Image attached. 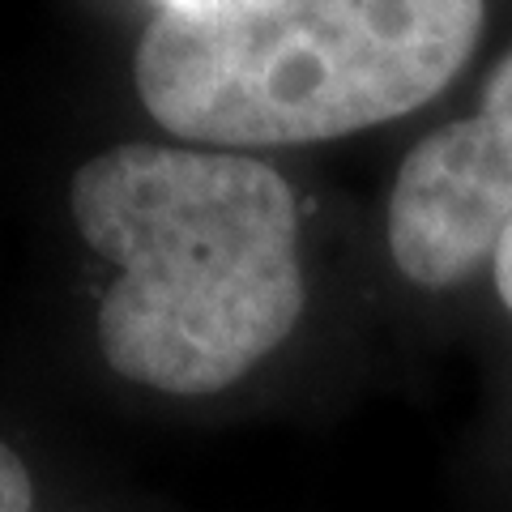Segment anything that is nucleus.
<instances>
[{
    "instance_id": "nucleus-1",
    "label": "nucleus",
    "mask_w": 512,
    "mask_h": 512,
    "mask_svg": "<svg viewBox=\"0 0 512 512\" xmlns=\"http://www.w3.org/2000/svg\"><path fill=\"white\" fill-rule=\"evenodd\" d=\"M73 222L120 269L99 346L124 380L171 397L222 393L299 325L295 197L248 154L107 150L73 175Z\"/></svg>"
},
{
    "instance_id": "nucleus-2",
    "label": "nucleus",
    "mask_w": 512,
    "mask_h": 512,
    "mask_svg": "<svg viewBox=\"0 0 512 512\" xmlns=\"http://www.w3.org/2000/svg\"><path fill=\"white\" fill-rule=\"evenodd\" d=\"M478 35L483 0H163L133 82L197 146H308L419 111Z\"/></svg>"
},
{
    "instance_id": "nucleus-3",
    "label": "nucleus",
    "mask_w": 512,
    "mask_h": 512,
    "mask_svg": "<svg viewBox=\"0 0 512 512\" xmlns=\"http://www.w3.org/2000/svg\"><path fill=\"white\" fill-rule=\"evenodd\" d=\"M512 227V52L495 69L483 107L427 133L410 150L389 197L393 265L427 291H444L495 261Z\"/></svg>"
},
{
    "instance_id": "nucleus-4",
    "label": "nucleus",
    "mask_w": 512,
    "mask_h": 512,
    "mask_svg": "<svg viewBox=\"0 0 512 512\" xmlns=\"http://www.w3.org/2000/svg\"><path fill=\"white\" fill-rule=\"evenodd\" d=\"M30 474L9 444H0V512H30Z\"/></svg>"
},
{
    "instance_id": "nucleus-5",
    "label": "nucleus",
    "mask_w": 512,
    "mask_h": 512,
    "mask_svg": "<svg viewBox=\"0 0 512 512\" xmlns=\"http://www.w3.org/2000/svg\"><path fill=\"white\" fill-rule=\"evenodd\" d=\"M495 286H500L504 308L512 312V227H508V235H504L500 252H495Z\"/></svg>"
}]
</instances>
